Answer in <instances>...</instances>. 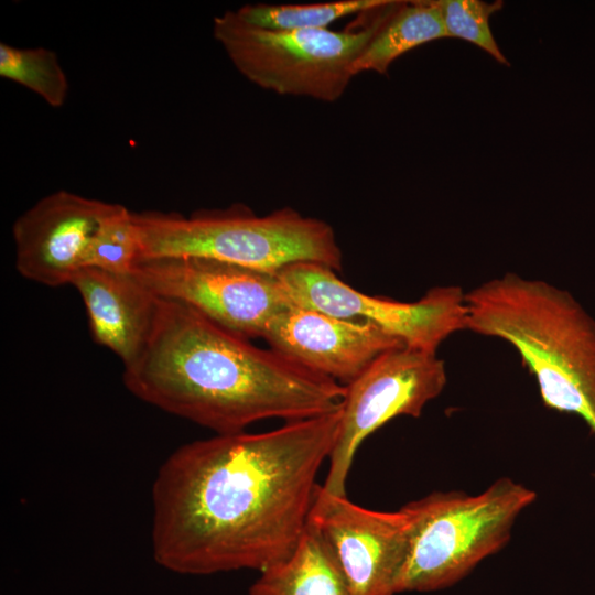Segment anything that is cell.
Listing matches in <instances>:
<instances>
[{"mask_svg": "<svg viewBox=\"0 0 595 595\" xmlns=\"http://www.w3.org/2000/svg\"><path fill=\"white\" fill-rule=\"evenodd\" d=\"M339 420L340 409L175 450L152 486L158 562L182 573L262 572L290 556L306 529Z\"/></svg>", "mask_w": 595, "mask_h": 595, "instance_id": "6da1fadb", "label": "cell"}, {"mask_svg": "<svg viewBox=\"0 0 595 595\" xmlns=\"http://www.w3.org/2000/svg\"><path fill=\"white\" fill-rule=\"evenodd\" d=\"M122 380L138 399L217 434L267 419L327 414L340 409L346 392L339 382L164 298Z\"/></svg>", "mask_w": 595, "mask_h": 595, "instance_id": "7a4b0ae2", "label": "cell"}, {"mask_svg": "<svg viewBox=\"0 0 595 595\" xmlns=\"http://www.w3.org/2000/svg\"><path fill=\"white\" fill-rule=\"evenodd\" d=\"M466 329L509 343L543 404L595 434V320L566 290L515 272L465 292Z\"/></svg>", "mask_w": 595, "mask_h": 595, "instance_id": "3957f363", "label": "cell"}, {"mask_svg": "<svg viewBox=\"0 0 595 595\" xmlns=\"http://www.w3.org/2000/svg\"><path fill=\"white\" fill-rule=\"evenodd\" d=\"M139 258L202 257L278 273L301 262L342 270L343 255L326 221L283 207L259 216L242 204L190 216L133 213Z\"/></svg>", "mask_w": 595, "mask_h": 595, "instance_id": "277c9868", "label": "cell"}, {"mask_svg": "<svg viewBox=\"0 0 595 595\" xmlns=\"http://www.w3.org/2000/svg\"><path fill=\"white\" fill-rule=\"evenodd\" d=\"M537 493L500 477L485 490L433 491L401 507L410 523V544L397 594L433 592L465 577L510 540L518 517Z\"/></svg>", "mask_w": 595, "mask_h": 595, "instance_id": "5b68a950", "label": "cell"}, {"mask_svg": "<svg viewBox=\"0 0 595 595\" xmlns=\"http://www.w3.org/2000/svg\"><path fill=\"white\" fill-rule=\"evenodd\" d=\"M393 3L369 11L363 26L344 31L264 29L226 11L214 18L213 34L236 69L260 88L334 102L349 86L354 62Z\"/></svg>", "mask_w": 595, "mask_h": 595, "instance_id": "8992f818", "label": "cell"}, {"mask_svg": "<svg viewBox=\"0 0 595 595\" xmlns=\"http://www.w3.org/2000/svg\"><path fill=\"white\" fill-rule=\"evenodd\" d=\"M130 273L159 298L182 302L248 339L294 305L278 273L202 257L138 258Z\"/></svg>", "mask_w": 595, "mask_h": 595, "instance_id": "52a82bcc", "label": "cell"}, {"mask_svg": "<svg viewBox=\"0 0 595 595\" xmlns=\"http://www.w3.org/2000/svg\"><path fill=\"white\" fill-rule=\"evenodd\" d=\"M447 381L436 353L405 345L375 359L346 387L335 444L328 457L327 491L346 496V482L361 443L390 420L419 418Z\"/></svg>", "mask_w": 595, "mask_h": 595, "instance_id": "ba28073f", "label": "cell"}, {"mask_svg": "<svg viewBox=\"0 0 595 595\" xmlns=\"http://www.w3.org/2000/svg\"><path fill=\"white\" fill-rule=\"evenodd\" d=\"M278 277L295 305L367 320L409 347L436 353L447 337L466 329L465 292L456 285L434 286L415 302H400L359 292L317 263H294Z\"/></svg>", "mask_w": 595, "mask_h": 595, "instance_id": "9c48e42d", "label": "cell"}, {"mask_svg": "<svg viewBox=\"0 0 595 595\" xmlns=\"http://www.w3.org/2000/svg\"><path fill=\"white\" fill-rule=\"evenodd\" d=\"M346 582L349 595H396L410 544V523L400 508H364L318 485L307 517Z\"/></svg>", "mask_w": 595, "mask_h": 595, "instance_id": "30bf717a", "label": "cell"}, {"mask_svg": "<svg viewBox=\"0 0 595 595\" xmlns=\"http://www.w3.org/2000/svg\"><path fill=\"white\" fill-rule=\"evenodd\" d=\"M115 205L68 191L37 201L12 226L17 271L50 288L71 284L86 267L90 244Z\"/></svg>", "mask_w": 595, "mask_h": 595, "instance_id": "8fae6325", "label": "cell"}, {"mask_svg": "<svg viewBox=\"0 0 595 595\" xmlns=\"http://www.w3.org/2000/svg\"><path fill=\"white\" fill-rule=\"evenodd\" d=\"M262 338L270 348L343 386L381 354L404 345L367 320L342 318L295 304L269 322Z\"/></svg>", "mask_w": 595, "mask_h": 595, "instance_id": "7c38bea8", "label": "cell"}, {"mask_svg": "<svg viewBox=\"0 0 595 595\" xmlns=\"http://www.w3.org/2000/svg\"><path fill=\"white\" fill-rule=\"evenodd\" d=\"M71 285L84 302L94 342L113 351L123 366L131 363L149 338L160 298L131 273L94 267L78 270Z\"/></svg>", "mask_w": 595, "mask_h": 595, "instance_id": "4fadbf2b", "label": "cell"}, {"mask_svg": "<svg viewBox=\"0 0 595 595\" xmlns=\"http://www.w3.org/2000/svg\"><path fill=\"white\" fill-rule=\"evenodd\" d=\"M250 594L349 595L335 559L307 524L293 553L260 572Z\"/></svg>", "mask_w": 595, "mask_h": 595, "instance_id": "5bb4252c", "label": "cell"}, {"mask_svg": "<svg viewBox=\"0 0 595 595\" xmlns=\"http://www.w3.org/2000/svg\"><path fill=\"white\" fill-rule=\"evenodd\" d=\"M443 37L448 36L433 0L394 1L381 26L354 62L353 75L387 74L401 55Z\"/></svg>", "mask_w": 595, "mask_h": 595, "instance_id": "9a60e30c", "label": "cell"}, {"mask_svg": "<svg viewBox=\"0 0 595 595\" xmlns=\"http://www.w3.org/2000/svg\"><path fill=\"white\" fill-rule=\"evenodd\" d=\"M389 0H338L309 4H246L236 10L246 22L272 30H320L345 17L364 14Z\"/></svg>", "mask_w": 595, "mask_h": 595, "instance_id": "2e32d148", "label": "cell"}, {"mask_svg": "<svg viewBox=\"0 0 595 595\" xmlns=\"http://www.w3.org/2000/svg\"><path fill=\"white\" fill-rule=\"evenodd\" d=\"M0 76L35 93L53 108L62 107L67 99V76L48 48H21L1 42Z\"/></svg>", "mask_w": 595, "mask_h": 595, "instance_id": "e0dca14e", "label": "cell"}, {"mask_svg": "<svg viewBox=\"0 0 595 595\" xmlns=\"http://www.w3.org/2000/svg\"><path fill=\"white\" fill-rule=\"evenodd\" d=\"M138 258L139 242L133 213L116 204L90 244L86 267L130 273Z\"/></svg>", "mask_w": 595, "mask_h": 595, "instance_id": "ac0fdd59", "label": "cell"}, {"mask_svg": "<svg viewBox=\"0 0 595 595\" xmlns=\"http://www.w3.org/2000/svg\"><path fill=\"white\" fill-rule=\"evenodd\" d=\"M439 8L448 37L470 42L497 62H509L497 45L489 26L490 15L502 8V1L491 3L479 0H433Z\"/></svg>", "mask_w": 595, "mask_h": 595, "instance_id": "d6986e66", "label": "cell"}]
</instances>
